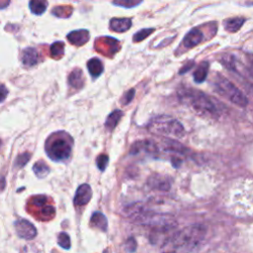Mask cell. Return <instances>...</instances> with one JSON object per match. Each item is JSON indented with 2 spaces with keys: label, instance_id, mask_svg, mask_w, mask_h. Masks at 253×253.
<instances>
[{
  "label": "cell",
  "instance_id": "6da1fadb",
  "mask_svg": "<svg viewBox=\"0 0 253 253\" xmlns=\"http://www.w3.org/2000/svg\"><path fill=\"white\" fill-rule=\"evenodd\" d=\"M179 95L181 101L188 104L198 115L212 118L219 117L216 105L205 93L195 89H185L180 91Z\"/></svg>",
  "mask_w": 253,
  "mask_h": 253
},
{
  "label": "cell",
  "instance_id": "7a4b0ae2",
  "mask_svg": "<svg viewBox=\"0 0 253 253\" xmlns=\"http://www.w3.org/2000/svg\"><path fill=\"white\" fill-rule=\"evenodd\" d=\"M206 233L207 229L202 225L187 227L173 236V246L181 251H191L196 249L203 242Z\"/></svg>",
  "mask_w": 253,
  "mask_h": 253
},
{
  "label": "cell",
  "instance_id": "3957f363",
  "mask_svg": "<svg viewBox=\"0 0 253 253\" xmlns=\"http://www.w3.org/2000/svg\"><path fill=\"white\" fill-rule=\"evenodd\" d=\"M148 126L149 132L166 137L179 139L185 134L183 126L179 123V121L166 115L152 118Z\"/></svg>",
  "mask_w": 253,
  "mask_h": 253
},
{
  "label": "cell",
  "instance_id": "277c9868",
  "mask_svg": "<svg viewBox=\"0 0 253 253\" xmlns=\"http://www.w3.org/2000/svg\"><path fill=\"white\" fill-rule=\"evenodd\" d=\"M214 85L219 94L230 100L234 105L239 106L240 108H245L248 105V99L246 96L227 78L218 76Z\"/></svg>",
  "mask_w": 253,
  "mask_h": 253
},
{
  "label": "cell",
  "instance_id": "5b68a950",
  "mask_svg": "<svg viewBox=\"0 0 253 253\" xmlns=\"http://www.w3.org/2000/svg\"><path fill=\"white\" fill-rule=\"evenodd\" d=\"M47 152L53 160L63 161L71 153V143L65 134H56L47 143Z\"/></svg>",
  "mask_w": 253,
  "mask_h": 253
},
{
  "label": "cell",
  "instance_id": "8992f818",
  "mask_svg": "<svg viewBox=\"0 0 253 253\" xmlns=\"http://www.w3.org/2000/svg\"><path fill=\"white\" fill-rule=\"evenodd\" d=\"M14 226L17 235L23 239H33L37 235V230L34 225L25 219L16 221Z\"/></svg>",
  "mask_w": 253,
  "mask_h": 253
},
{
  "label": "cell",
  "instance_id": "52a82bcc",
  "mask_svg": "<svg viewBox=\"0 0 253 253\" xmlns=\"http://www.w3.org/2000/svg\"><path fill=\"white\" fill-rule=\"evenodd\" d=\"M92 198V189L88 184H82L78 187L75 197L74 205L77 207H82L89 203Z\"/></svg>",
  "mask_w": 253,
  "mask_h": 253
},
{
  "label": "cell",
  "instance_id": "ba28073f",
  "mask_svg": "<svg viewBox=\"0 0 253 253\" xmlns=\"http://www.w3.org/2000/svg\"><path fill=\"white\" fill-rule=\"evenodd\" d=\"M203 41V33L199 29H193L184 38L183 45L188 49H192L199 45Z\"/></svg>",
  "mask_w": 253,
  "mask_h": 253
},
{
  "label": "cell",
  "instance_id": "9c48e42d",
  "mask_svg": "<svg viewBox=\"0 0 253 253\" xmlns=\"http://www.w3.org/2000/svg\"><path fill=\"white\" fill-rule=\"evenodd\" d=\"M68 41L71 44L76 46H82L89 40V33L86 30L73 31L67 36Z\"/></svg>",
  "mask_w": 253,
  "mask_h": 253
},
{
  "label": "cell",
  "instance_id": "30bf717a",
  "mask_svg": "<svg viewBox=\"0 0 253 253\" xmlns=\"http://www.w3.org/2000/svg\"><path fill=\"white\" fill-rule=\"evenodd\" d=\"M157 150V148L153 142L150 141H144V142H138L136 143L132 148L131 153L132 154H138L142 151H147L148 153H153Z\"/></svg>",
  "mask_w": 253,
  "mask_h": 253
},
{
  "label": "cell",
  "instance_id": "8fae6325",
  "mask_svg": "<svg viewBox=\"0 0 253 253\" xmlns=\"http://www.w3.org/2000/svg\"><path fill=\"white\" fill-rule=\"evenodd\" d=\"M39 62V54L36 49L28 48L25 49L22 55V63L26 66H33Z\"/></svg>",
  "mask_w": 253,
  "mask_h": 253
},
{
  "label": "cell",
  "instance_id": "7c38bea8",
  "mask_svg": "<svg viewBox=\"0 0 253 253\" xmlns=\"http://www.w3.org/2000/svg\"><path fill=\"white\" fill-rule=\"evenodd\" d=\"M132 26V21L126 18H121V19H112L110 22V28L114 32L123 33L126 30H129Z\"/></svg>",
  "mask_w": 253,
  "mask_h": 253
},
{
  "label": "cell",
  "instance_id": "4fadbf2b",
  "mask_svg": "<svg viewBox=\"0 0 253 253\" xmlns=\"http://www.w3.org/2000/svg\"><path fill=\"white\" fill-rule=\"evenodd\" d=\"M91 225L95 228L100 229L101 231H107L108 221L107 218L101 213H94L91 217Z\"/></svg>",
  "mask_w": 253,
  "mask_h": 253
},
{
  "label": "cell",
  "instance_id": "5bb4252c",
  "mask_svg": "<svg viewBox=\"0 0 253 253\" xmlns=\"http://www.w3.org/2000/svg\"><path fill=\"white\" fill-rule=\"evenodd\" d=\"M208 71H209V63L203 62L202 63L199 64V66L197 67V69L194 72V80L197 83H201V82L205 81V79L207 78V75H208Z\"/></svg>",
  "mask_w": 253,
  "mask_h": 253
},
{
  "label": "cell",
  "instance_id": "9a60e30c",
  "mask_svg": "<svg viewBox=\"0 0 253 253\" xmlns=\"http://www.w3.org/2000/svg\"><path fill=\"white\" fill-rule=\"evenodd\" d=\"M70 85L74 88H81L83 86V74L80 69H74L68 78Z\"/></svg>",
  "mask_w": 253,
  "mask_h": 253
},
{
  "label": "cell",
  "instance_id": "2e32d148",
  "mask_svg": "<svg viewBox=\"0 0 253 253\" xmlns=\"http://www.w3.org/2000/svg\"><path fill=\"white\" fill-rule=\"evenodd\" d=\"M47 6V0H31L30 1V9L34 14L37 15L43 14L46 11Z\"/></svg>",
  "mask_w": 253,
  "mask_h": 253
},
{
  "label": "cell",
  "instance_id": "e0dca14e",
  "mask_svg": "<svg viewBox=\"0 0 253 253\" xmlns=\"http://www.w3.org/2000/svg\"><path fill=\"white\" fill-rule=\"evenodd\" d=\"M88 70L93 77H98L103 72V64L98 59H91L88 63Z\"/></svg>",
  "mask_w": 253,
  "mask_h": 253
},
{
  "label": "cell",
  "instance_id": "ac0fdd59",
  "mask_svg": "<svg viewBox=\"0 0 253 253\" xmlns=\"http://www.w3.org/2000/svg\"><path fill=\"white\" fill-rule=\"evenodd\" d=\"M148 184L153 188H158L159 190H167L169 189V186H170L165 178L159 175H154L151 178H149Z\"/></svg>",
  "mask_w": 253,
  "mask_h": 253
},
{
  "label": "cell",
  "instance_id": "d6986e66",
  "mask_svg": "<svg viewBox=\"0 0 253 253\" xmlns=\"http://www.w3.org/2000/svg\"><path fill=\"white\" fill-rule=\"evenodd\" d=\"M123 116V112L121 110H115L114 112H112L109 117L107 118V121H106V128L110 131H112L115 126H117V124L119 123V121L121 120Z\"/></svg>",
  "mask_w": 253,
  "mask_h": 253
},
{
  "label": "cell",
  "instance_id": "ffe728a7",
  "mask_svg": "<svg viewBox=\"0 0 253 253\" xmlns=\"http://www.w3.org/2000/svg\"><path fill=\"white\" fill-rule=\"evenodd\" d=\"M33 169H34L35 174H36L39 178H44V177H46V176L50 173V168H49V166H48L45 162H43V161L37 162V163L34 165Z\"/></svg>",
  "mask_w": 253,
  "mask_h": 253
},
{
  "label": "cell",
  "instance_id": "44dd1931",
  "mask_svg": "<svg viewBox=\"0 0 253 253\" xmlns=\"http://www.w3.org/2000/svg\"><path fill=\"white\" fill-rule=\"evenodd\" d=\"M244 22H245L244 18H233V19L227 20L225 22V27L227 31L231 33H234L237 30H239V28L243 25Z\"/></svg>",
  "mask_w": 253,
  "mask_h": 253
},
{
  "label": "cell",
  "instance_id": "7402d4cb",
  "mask_svg": "<svg viewBox=\"0 0 253 253\" xmlns=\"http://www.w3.org/2000/svg\"><path fill=\"white\" fill-rule=\"evenodd\" d=\"M58 243L62 248L68 250L71 246L69 235L66 232H61L58 237Z\"/></svg>",
  "mask_w": 253,
  "mask_h": 253
},
{
  "label": "cell",
  "instance_id": "603a6c76",
  "mask_svg": "<svg viewBox=\"0 0 253 253\" xmlns=\"http://www.w3.org/2000/svg\"><path fill=\"white\" fill-rule=\"evenodd\" d=\"M63 50H64V45L62 43V42H58V43H55V44L51 47L52 56H53L54 58H60V57L63 56Z\"/></svg>",
  "mask_w": 253,
  "mask_h": 253
},
{
  "label": "cell",
  "instance_id": "cb8c5ba5",
  "mask_svg": "<svg viewBox=\"0 0 253 253\" xmlns=\"http://www.w3.org/2000/svg\"><path fill=\"white\" fill-rule=\"evenodd\" d=\"M142 1L143 0H114V3L125 7H133L140 4Z\"/></svg>",
  "mask_w": 253,
  "mask_h": 253
},
{
  "label": "cell",
  "instance_id": "d4e9b609",
  "mask_svg": "<svg viewBox=\"0 0 253 253\" xmlns=\"http://www.w3.org/2000/svg\"><path fill=\"white\" fill-rule=\"evenodd\" d=\"M108 163H109V157L106 154H101L97 158V166L101 171H104L106 169Z\"/></svg>",
  "mask_w": 253,
  "mask_h": 253
},
{
  "label": "cell",
  "instance_id": "484cf974",
  "mask_svg": "<svg viewBox=\"0 0 253 253\" xmlns=\"http://www.w3.org/2000/svg\"><path fill=\"white\" fill-rule=\"evenodd\" d=\"M152 32H153L152 29H144V30L138 32V33L135 35L134 41L137 42V43H138V42H141V41L145 40V39H146L148 36H149V34H151Z\"/></svg>",
  "mask_w": 253,
  "mask_h": 253
},
{
  "label": "cell",
  "instance_id": "4316f807",
  "mask_svg": "<svg viewBox=\"0 0 253 253\" xmlns=\"http://www.w3.org/2000/svg\"><path fill=\"white\" fill-rule=\"evenodd\" d=\"M30 157H31V154H30V153H28V152H26V153H23V154L19 155V156H18V158H17V160H16V164H17V166H19V167H23V166H24V165L29 161Z\"/></svg>",
  "mask_w": 253,
  "mask_h": 253
},
{
  "label": "cell",
  "instance_id": "83f0119b",
  "mask_svg": "<svg viewBox=\"0 0 253 253\" xmlns=\"http://www.w3.org/2000/svg\"><path fill=\"white\" fill-rule=\"evenodd\" d=\"M134 96H135V89H131L129 92H126V93L124 95L123 100H122L123 104H124V105L129 104V103L133 100Z\"/></svg>",
  "mask_w": 253,
  "mask_h": 253
},
{
  "label": "cell",
  "instance_id": "f1b7e54d",
  "mask_svg": "<svg viewBox=\"0 0 253 253\" xmlns=\"http://www.w3.org/2000/svg\"><path fill=\"white\" fill-rule=\"evenodd\" d=\"M8 95V90L5 85L3 84H0V103L3 102Z\"/></svg>",
  "mask_w": 253,
  "mask_h": 253
},
{
  "label": "cell",
  "instance_id": "f546056e",
  "mask_svg": "<svg viewBox=\"0 0 253 253\" xmlns=\"http://www.w3.org/2000/svg\"><path fill=\"white\" fill-rule=\"evenodd\" d=\"M126 250L129 252H134L136 250V241L133 238H130L126 241Z\"/></svg>",
  "mask_w": 253,
  "mask_h": 253
},
{
  "label": "cell",
  "instance_id": "4dcf8cb0",
  "mask_svg": "<svg viewBox=\"0 0 253 253\" xmlns=\"http://www.w3.org/2000/svg\"><path fill=\"white\" fill-rule=\"evenodd\" d=\"M10 2V0H0V8L6 7Z\"/></svg>",
  "mask_w": 253,
  "mask_h": 253
},
{
  "label": "cell",
  "instance_id": "1f68e13d",
  "mask_svg": "<svg viewBox=\"0 0 253 253\" xmlns=\"http://www.w3.org/2000/svg\"><path fill=\"white\" fill-rule=\"evenodd\" d=\"M0 147H1V141H0Z\"/></svg>",
  "mask_w": 253,
  "mask_h": 253
}]
</instances>
